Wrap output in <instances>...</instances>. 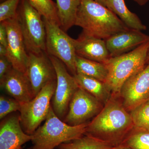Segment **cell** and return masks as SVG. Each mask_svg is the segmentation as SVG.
<instances>
[{
    "mask_svg": "<svg viewBox=\"0 0 149 149\" xmlns=\"http://www.w3.org/2000/svg\"><path fill=\"white\" fill-rule=\"evenodd\" d=\"M117 96L112 94L101 111L88 123L85 133L115 147L122 143L134 127L130 113Z\"/></svg>",
    "mask_w": 149,
    "mask_h": 149,
    "instance_id": "obj_1",
    "label": "cell"
},
{
    "mask_svg": "<svg viewBox=\"0 0 149 149\" xmlns=\"http://www.w3.org/2000/svg\"><path fill=\"white\" fill-rule=\"evenodd\" d=\"M94 1L102 5L107 7L106 0H94Z\"/></svg>",
    "mask_w": 149,
    "mask_h": 149,
    "instance_id": "obj_32",
    "label": "cell"
},
{
    "mask_svg": "<svg viewBox=\"0 0 149 149\" xmlns=\"http://www.w3.org/2000/svg\"><path fill=\"white\" fill-rule=\"evenodd\" d=\"M149 62V48L148 51V55H147V63L148 64V63Z\"/></svg>",
    "mask_w": 149,
    "mask_h": 149,
    "instance_id": "obj_33",
    "label": "cell"
},
{
    "mask_svg": "<svg viewBox=\"0 0 149 149\" xmlns=\"http://www.w3.org/2000/svg\"><path fill=\"white\" fill-rule=\"evenodd\" d=\"M17 17L27 53L46 52V32L43 17L29 0H21Z\"/></svg>",
    "mask_w": 149,
    "mask_h": 149,
    "instance_id": "obj_5",
    "label": "cell"
},
{
    "mask_svg": "<svg viewBox=\"0 0 149 149\" xmlns=\"http://www.w3.org/2000/svg\"><path fill=\"white\" fill-rule=\"evenodd\" d=\"M26 75L35 97L48 83L56 80L55 69L46 52L28 54Z\"/></svg>",
    "mask_w": 149,
    "mask_h": 149,
    "instance_id": "obj_10",
    "label": "cell"
},
{
    "mask_svg": "<svg viewBox=\"0 0 149 149\" xmlns=\"http://www.w3.org/2000/svg\"><path fill=\"white\" fill-rule=\"evenodd\" d=\"M105 41L111 56L114 57L127 53L149 42V36L140 30L129 29L115 34Z\"/></svg>",
    "mask_w": 149,
    "mask_h": 149,
    "instance_id": "obj_14",
    "label": "cell"
},
{
    "mask_svg": "<svg viewBox=\"0 0 149 149\" xmlns=\"http://www.w3.org/2000/svg\"><path fill=\"white\" fill-rule=\"evenodd\" d=\"M114 149H132L130 148H129L127 146H125V145H123V144H121V145H119V146H118L116 147Z\"/></svg>",
    "mask_w": 149,
    "mask_h": 149,
    "instance_id": "obj_31",
    "label": "cell"
},
{
    "mask_svg": "<svg viewBox=\"0 0 149 149\" xmlns=\"http://www.w3.org/2000/svg\"><path fill=\"white\" fill-rule=\"evenodd\" d=\"M49 56L56 74V86L52 99V107L57 116L63 120L68 111L70 102L79 86L74 76L68 73L63 62L55 57Z\"/></svg>",
    "mask_w": 149,
    "mask_h": 149,
    "instance_id": "obj_8",
    "label": "cell"
},
{
    "mask_svg": "<svg viewBox=\"0 0 149 149\" xmlns=\"http://www.w3.org/2000/svg\"><path fill=\"white\" fill-rule=\"evenodd\" d=\"M21 0H6L0 4V22L16 16Z\"/></svg>",
    "mask_w": 149,
    "mask_h": 149,
    "instance_id": "obj_26",
    "label": "cell"
},
{
    "mask_svg": "<svg viewBox=\"0 0 149 149\" xmlns=\"http://www.w3.org/2000/svg\"><path fill=\"white\" fill-rule=\"evenodd\" d=\"M73 76L79 87L95 97L104 105L111 97V92L104 82L79 73Z\"/></svg>",
    "mask_w": 149,
    "mask_h": 149,
    "instance_id": "obj_17",
    "label": "cell"
},
{
    "mask_svg": "<svg viewBox=\"0 0 149 149\" xmlns=\"http://www.w3.org/2000/svg\"><path fill=\"white\" fill-rule=\"evenodd\" d=\"M22 104L13 98L1 95L0 97V119L6 117L11 113L19 111Z\"/></svg>",
    "mask_w": 149,
    "mask_h": 149,
    "instance_id": "obj_25",
    "label": "cell"
},
{
    "mask_svg": "<svg viewBox=\"0 0 149 149\" xmlns=\"http://www.w3.org/2000/svg\"></svg>",
    "mask_w": 149,
    "mask_h": 149,
    "instance_id": "obj_35",
    "label": "cell"
},
{
    "mask_svg": "<svg viewBox=\"0 0 149 149\" xmlns=\"http://www.w3.org/2000/svg\"><path fill=\"white\" fill-rule=\"evenodd\" d=\"M74 25L88 35L104 40L130 29L110 10L94 0H81Z\"/></svg>",
    "mask_w": 149,
    "mask_h": 149,
    "instance_id": "obj_2",
    "label": "cell"
},
{
    "mask_svg": "<svg viewBox=\"0 0 149 149\" xmlns=\"http://www.w3.org/2000/svg\"><path fill=\"white\" fill-rule=\"evenodd\" d=\"M106 4L107 7L130 29L141 31L146 30V26L143 24L139 16L128 9L125 0H106Z\"/></svg>",
    "mask_w": 149,
    "mask_h": 149,
    "instance_id": "obj_18",
    "label": "cell"
},
{
    "mask_svg": "<svg viewBox=\"0 0 149 149\" xmlns=\"http://www.w3.org/2000/svg\"><path fill=\"white\" fill-rule=\"evenodd\" d=\"M149 48L148 42L127 53L111 57L105 63L108 70L105 83L112 95H120L124 83L145 68Z\"/></svg>",
    "mask_w": 149,
    "mask_h": 149,
    "instance_id": "obj_3",
    "label": "cell"
},
{
    "mask_svg": "<svg viewBox=\"0 0 149 149\" xmlns=\"http://www.w3.org/2000/svg\"><path fill=\"white\" fill-rule=\"evenodd\" d=\"M32 139V135L22 129L19 114L10 115L2 119L0 125V149H22V145Z\"/></svg>",
    "mask_w": 149,
    "mask_h": 149,
    "instance_id": "obj_13",
    "label": "cell"
},
{
    "mask_svg": "<svg viewBox=\"0 0 149 149\" xmlns=\"http://www.w3.org/2000/svg\"><path fill=\"white\" fill-rule=\"evenodd\" d=\"M61 27L67 32L74 25L81 0H56Z\"/></svg>",
    "mask_w": 149,
    "mask_h": 149,
    "instance_id": "obj_20",
    "label": "cell"
},
{
    "mask_svg": "<svg viewBox=\"0 0 149 149\" xmlns=\"http://www.w3.org/2000/svg\"><path fill=\"white\" fill-rule=\"evenodd\" d=\"M29 1L43 17L60 26L56 3L53 1L52 0H29Z\"/></svg>",
    "mask_w": 149,
    "mask_h": 149,
    "instance_id": "obj_23",
    "label": "cell"
},
{
    "mask_svg": "<svg viewBox=\"0 0 149 149\" xmlns=\"http://www.w3.org/2000/svg\"><path fill=\"white\" fill-rule=\"evenodd\" d=\"M56 80L48 83L34 98L22 104L19 118L22 129L32 135L45 120L52 106L51 102L55 91Z\"/></svg>",
    "mask_w": 149,
    "mask_h": 149,
    "instance_id": "obj_6",
    "label": "cell"
},
{
    "mask_svg": "<svg viewBox=\"0 0 149 149\" xmlns=\"http://www.w3.org/2000/svg\"><path fill=\"white\" fill-rule=\"evenodd\" d=\"M43 19L46 32V53L61 61L74 75L77 73L74 39L68 35L59 24L44 17Z\"/></svg>",
    "mask_w": 149,
    "mask_h": 149,
    "instance_id": "obj_7",
    "label": "cell"
},
{
    "mask_svg": "<svg viewBox=\"0 0 149 149\" xmlns=\"http://www.w3.org/2000/svg\"><path fill=\"white\" fill-rule=\"evenodd\" d=\"M59 146L60 149H114L115 148L106 142L85 134L79 139L62 144Z\"/></svg>",
    "mask_w": 149,
    "mask_h": 149,
    "instance_id": "obj_21",
    "label": "cell"
},
{
    "mask_svg": "<svg viewBox=\"0 0 149 149\" xmlns=\"http://www.w3.org/2000/svg\"><path fill=\"white\" fill-rule=\"evenodd\" d=\"M6 0H0V2L2 3L4 1H5Z\"/></svg>",
    "mask_w": 149,
    "mask_h": 149,
    "instance_id": "obj_34",
    "label": "cell"
},
{
    "mask_svg": "<svg viewBox=\"0 0 149 149\" xmlns=\"http://www.w3.org/2000/svg\"><path fill=\"white\" fill-rule=\"evenodd\" d=\"M103 105L95 97L79 87L72 97L63 120L72 126L81 125L96 116Z\"/></svg>",
    "mask_w": 149,
    "mask_h": 149,
    "instance_id": "obj_9",
    "label": "cell"
},
{
    "mask_svg": "<svg viewBox=\"0 0 149 149\" xmlns=\"http://www.w3.org/2000/svg\"><path fill=\"white\" fill-rule=\"evenodd\" d=\"M121 144L132 149H149V130L134 127Z\"/></svg>",
    "mask_w": 149,
    "mask_h": 149,
    "instance_id": "obj_22",
    "label": "cell"
},
{
    "mask_svg": "<svg viewBox=\"0 0 149 149\" xmlns=\"http://www.w3.org/2000/svg\"><path fill=\"white\" fill-rule=\"evenodd\" d=\"M77 55L104 63L111 57L105 40L88 35L83 32L74 40Z\"/></svg>",
    "mask_w": 149,
    "mask_h": 149,
    "instance_id": "obj_15",
    "label": "cell"
},
{
    "mask_svg": "<svg viewBox=\"0 0 149 149\" xmlns=\"http://www.w3.org/2000/svg\"><path fill=\"white\" fill-rule=\"evenodd\" d=\"M89 123L72 126L55 114L52 106L45 123L32 134V149H54L85 135Z\"/></svg>",
    "mask_w": 149,
    "mask_h": 149,
    "instance_id": "obj_4",
    "label": "cell"
},
{
    "mask_svg": "<svg viewBox=\"0 0 149 149\" xmlns=\"http://www.w3.org/2000/svg\"><path fill=\"white\" fill-rule=\"evenodd\" d=\"M0 86L10 97L22 104L34 98L31 86L26 75L13 68L0 79Z\"/></svg>",
    "mask_w": 149,
    "mask_h": 149,
    "instance_id": "obj_16",
    "label": "cell"
},
{
    "mask_svg": "<svg viewBox=\"0 0 149 149\" xmlns=\"http://www.w3.org/2000/svg\"><path fill=\"white\" fill-rule=\"evenodd\" d=\"M7 49L4 46L0 45V57L7 56Z\"/></svg>",
    "mask_w": 149,
    "mask_h": 149,
    "instance_id": "obj_29",
    "label": "cell"
},
{
    "mask_svg": "<svg viewBox=\"0 0 149 149\" xmlns=\"http://www.w3.org/2000/svg\"><path fill=\"white\" fill-rule=\"evenodd\" d=\"M77 73L93 77L105 83L108 75L106 65L76 56L75 59Z\"/></svg>",
    "mask_w": 149,
    "mask_h": 149,
    "instance_id": "obj_19",
    "label": "cell"
},
{
    "mask_svg": "<svg viewBox=\"0 0 149 149\" xmlns=\"http://www.w3.org/2000/svg\"><path fill=\"white\" fill-rule=\"evenodd\" d=\"M120 95L125 109L131 111L149 99V62L123 85Z\"/></svg>",
    "mask_w": 149,
    "mask_h": 149,
    "instance_id": "obj_12",
    "label": "cell"
},
{
    "mask_svg": "<svg viewBox=\"0 0 149 149\" xmlns=\"http://www.w3.org/2000/svg\"><path fill=\"white\" fill-rule=\"evenodd\" d=\"M133 1L141 6L145 5L149 1V0H133Z\"/></svg>",
    "mask_w": 149,
    "mask_h": 149,
    "instance_id": "obj_30",
    "label": "cell"
},
{
    "mask_svg": "<svg viewBox=\"0 0 149 149\" xmlns=\"http://www.w3.org/2000/svg\"><path fill=\"white\" fill-rule=\"evenodd\" d=\"M3 22L5 25L7 33V58L14 68L25 73L29 55L19 22L17 14L14 17Z\"/></svg>",
    "mask_w": 149,
    "mask_h": 149,
    "instance_id": "obj_11",
    "label": "cell"
},
{
    "mask_svg": "<svg viewBox=\"0 0 149 149\" xmlns=\"http://www.w3.org/2000/svg\"><path fill=\"white\" fill-rule=\"evenodd\" d=\"M13 68L12 64L7 57H0V79L4 77Z\"/></svg>",
    "mask_w": 149,
    "mask_h": 149,
    "instance_id": "obj_27",
    "label": "cell"
},
{
    "mask_svg": "<svg viewBox=\"0 0 149 149\" xmlns=\"http://www.w3.org/2000/svg\"><path fill=\"white\" fill-rule=\"evenodd\" d=\"M134 127L149 130V99L130 112Z\"/></svg>",
    "mask_w": 149,
    "mask_h": 149,
    "instance_id": "obj_24",
    "label": "cell"
},
{
    "mask_svg": "<svg viewBox=\"0 0 149 149\" xmlns=\"http://www.w3.org/2000/svg\"><path fill=\"white\" fill-rule=\"evenodd\" d=\"M0 45L6 48L7 47V33L5 25L3 22L0 23Z\"/></svg>",
    "mask_w": 149,
    "mask_h": 149,
    "instance_id": "obj_28",
    "label": "cell"
}]
</instances>
